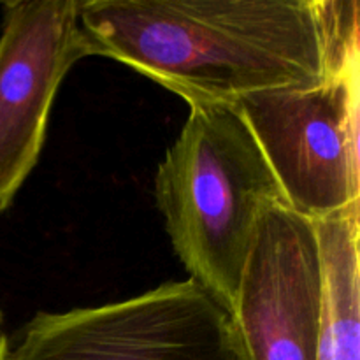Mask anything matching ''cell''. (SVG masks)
Returning <instances> with one entry per match:
<instances>
[{
  "mask_svg": "<svg viewBox=\"0 0 360 360\" xmlns=\"http://www.w3.org/2000/svg\"><path fill=\"white\" fill-rule=\"evenodd\" d=\"M352 0H79L90 56L132 67L190 104L311 86Z\"/></svg>",
  "mask_w": 360,
  "mask_h": 360,
  "instance_id": "obj_1",
  "label": "cell"
},
{
  "mask_svg": "<svg viewBox=\"0 0 360 360\" xmlns=\"http://www.w3.org/2000/svg\"><path fill=\"white\" fill-rule=\"evenodd\" d=\"M155 199L188 280L231 315L257 225L285 202L252 130L232 105L190 104L155 176Z\"/></svg>",
  "mask_w": 360,
  "mask_h": 360,
  "instance_id": "obj_2",
  "label": "cell"
},
{
  "mask_svg": "<svg viewBox=\"0 0 360 360\" xmlns=\"http://www.w3.org/2000/svg\"><path fill=\"white\" fill-rule=\"evenodd\" d=\"M359 37L330 49L322 81L255 91L232 104L285 204L311 221L360 202Z\"/></svg>",
  "mask_w": 360,
  "mask_h": 360,
  "instance_id": "obj_3",
  "label": "cell"
},
{
  "mask_svg": "<svg viewBox=\"0 0 360 360\" xmlns=\"http://www.w3.org/2000/svg\"><path fill=\"white\" fill-rule=\"evenodd\" d=\"M6 360H243L231 316L192 280L127 301L39 313Z\"/></svg>",
  "mask_w": 360,
  "mask_h": 360,
  "instance_id": "obj_4",
  "label": "cell"
},
{
  "mask_svg": "<svg viewBox=\"0 0 360 360\" xmlns=\"http://www.w3.org/2000/svg\"><path fill=\"white\" fill-rule=\"evenodd\" d=\"M322 313L315 221L273 204L257 225L229 315L243 360H316Z\"/></svg>",
  "mask_w": 360,
  "mask_h": 360,
  "instance_id": "obj_5",
  "label": "cell"
},
{
  "mask_svg": "<svg viewBox=\"0 0 360 360\" xmlns=\"http://www.w3.org/2000/svg\"><path fill=\"white\" fill-rule=\"evenodd\" d=\"M86 56L79 0L2 2L0 213L37 165L60 84Z\"/></svg>",
  "mask_w": 360,
  "mask_h": 360,
  "instance_id": "obj_6",
  "label": "cell"
},
{
  "mask_svg": "<svg viewBox=\"0 0 360 360\" xmlns=\"http://www.w3.org/2000/svg\"><path fill=\"white\" fill-rule=\"evenodd\" d=\"M323 267L316 360H360V202L315 221Z\"/></svg>",
  "mask_w": 360,
  "mask_h": 360,
  "instance_id": "obj_7",
  "label": "cell"
},
{
  "mask_svg": "<svg viewBox=\"0 0 360 360\" xmlns=\"http://www.w3.org/2000/svg\"><path fill=\"white\" fill-rule=\"evenodd\" d=\"M7 350H9V338H6L2 341V345H0V360H6Z\"/></svg>",
  "mask_w": 360,
  "mask_h": 360,
  "instance_id": "obj_8",
  "label": "cell"
},
{
  "mask_svg": "<svg viewBox=\"0 0 360 360\" xmlns=\"http://www.w3.org/2000/svg\"><path fill=\"white\" fill-rule=\"evenodd\" d=\"M4 340H6V336L2 334V313H0V345H2Z\"/></svg>",
  "mask_w": 360,
  "mask_h": 360,
  "instance_id": "obj_9",
  "label": "cell"
}]
</instances>
